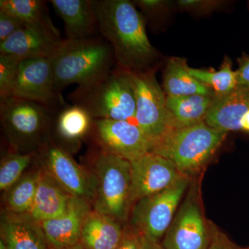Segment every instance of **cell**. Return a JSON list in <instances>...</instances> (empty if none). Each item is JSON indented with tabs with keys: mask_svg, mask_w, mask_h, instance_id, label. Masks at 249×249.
<instances>
[{
	"mask_svg": "<svg viewBox=\"0 0 249 249\" xmlns=\"http://www.w3.org/2000/svg\"><path fill=\"white\" fill-rule=\"evenodd\" d=\"M12 96L60 109L66 106L55 88L53 69L49 58L20 60L12 88Z\"/></svg>",
	"mask_w": 249,
	"mask_h": 249,
	"instance_id": "11",
	"label": "cell"
},
{
	"mask_svg": "<svg viewBox=\"0 0 249 249\" xmlns=\"http://www.w3.org/2000/svg\"><path fill=\"white\" fill-rule=\"evenodd\" d=\"M20 60L0 53V101L12 96V88Z\"/></svg>",
	"mask_w": 249,
	"mask_h": 249,
	"instance_id": "28",
	"label": "cell"
},
{
	"mask_svg": "<svg viewBox=\"0 0 249 249\" xmlns=\"http://www.w3.org/2000/svg\"><path fill=\"white\" fill-rule=\"evenodd\" d=\"M36 153L42 167L70 196L93 202L96 194L94 174L78 164L68 151L53 142L51 136Z\"/></svg>",
	"mask_w": 249,
	"mask_h": 249,
	"instance_id": "9",
	"label": "cell"
},
{
	"mask_svg": "<svg viewBox=\"0 0 249 249\" xmlns=\"http://www.w3.org/2000/svg\"><path fill=\"white\" fill-rule=\"evenodd\" d=\"M48 2L42 0H1L0 11L18 18L27 25L60 34L49 16Z\"/></svg>",
	"mask_w": 249,
	"mask_h": 249,
	"instance_id": "24",
	"label": "cell"
},
{
	"mask_svg": "<svg viewBox=\"0 0 249 249\" xmlns=\"http://www.w3.org/2000/svg\"><path fill=\"white\" fill-rule=\"evenodd\" d=\"M60 109L14 96L0 101L1 124L14 151H38L50 137Z\"/></svg>",
	"mask_w": 249,
	"mask_h": 249,
	"instance_id": "4",
	"label": "cell"
},
{
	"mask_svg": "<svg viewBox=\"0 0 249 249\" xmlns=\"http://www.w3.org/2000/svg\"><path fill=\"white\" fill-rule=\"evenodd\" d=\"M36 152L22 153L14 151L2 159L0 165V190L7 191L24 175Z\"/></svg>",
	"mask_w": 249,
	"mask_h": 249,
	"instance_id": "27",
	"label": "cell"
},
{
	"mask_svg": "<svg viewBox=\"0 0 249 249\" xmlns=\"http://www.w3.org/2000/svg\"><path fill=\"white\" fill-rule=\"evenodd\" d=\"M100 36L109 42L117 68L145 73L157 53L147 37L143 16L129 0H93Z\"/></svg>",
	"mask_w": 249,
	"mask_h": 249,
	"instance_id": "1",
	"label": "cell"
},
{
	"mask_svg": "<svg viewBox=\"0 0 249 249\" xmlns=\"http://www.w3.org/2000/svg\"><path fill=\"white\" fill-rule=\"evenodd\" d=\"M186 60L170 59L163 74V85L168 96L204 95L215 96L213 90L202 84L188 73Z\"/></svg>",
	"mask_w": 249,
	"mask_h": 249,
	"instance_id": "23",
	"label": "cell"
},
{
	"mask_svg": "<svg viewBox=\"0 0 249 249\" xmlns=\"http://www.w3.org/2000/svg\"><path fill=\"white\" fill-rule=\"evenodd\" d=\"M65 24L68 40H81L100 36L93 0H51Z\"/></svg>",
	"mask_w": 249,
	"mask_h": 249,
	"instance_id": "16",
	"label": "cell"
},
{
	"mask_svg": "<svg viewBox=\"0 0 249 249\" xmlns=\"http://www.w3.org/2000/svg\"><path fill=\"white\" fill-rule=\"evenodd\" d=\"M96 194L93 210L127 220L132 208L129 160L98 150L93 159Z\"/></svg>",
	"mask_w": 249,
	"mask_h": 249,
	"instance_id": "6",
	"label": "cell"
},
{
	"mask_svg": "<svg viewBox=\"0 0 249 249\" xmlns=\"http://www.w3.org/2000/svg\"><path fill=\"white\" fill-rule=\"evenodd\" d=\"M93 119L83 107L76 105L64 106L57 112L53 124L62 142L76 145L89 134Z\"/></svg>",
	"mask_w": 249,
	"mask_h": 249,
	"instance_id": "22",
	"label": "cell"
},
{
	"mask_svg": "<svg viewBox=\"0 0 249 249\" xmlns=\"http://www.w3.org/2000/svg\"><path fill=\"white\" fill-rule=\"evenodd\" d=\"M39 177L40 170L26 174L6 191L4 211L16 214H29L35 199Z\"/></svg>",
	"mask_w": 249,
	"mask_h": 249,
	"instance_id": "25",
	"label": "cell"
},
{
	"mask_svg": "<svg viewBox=\"0 0 249 249\" xmlns=\"http://www.w3.org/2000/svg\"><path fill=\"white\" fill-rule=\"evenodd\" d=\"M91 209V203L71 196L65 212L40 223L49 247H64L79 243L82 228Z\"/></svg>",
	"mask_w": 249,
	"mask_h": 249,
	"instance_id": "15",
	"label": "cell"
},
{
	"mask_svg": "<svg viewBox=\"0 0 249 249\" xmlns=\"http://www.w3.org/2000/svg\"><path fill=\"white\" fill-rule=\"evenodd\" d=\"M68 97L93 119H135V91L130 75L117 67L93 83L77 87Z\"/></svg>",
	"mask_w": 249,
	"mask_h": 249,
	"instance_id": "3",
	"label": "cell"
},
{
	"mask_svg": "<svg viewBox=\"0 0 249 249\" xmlns=\"http://www.w3.org/2000/svg\"><path fill=\"white\" fill-rule=\"evenodd\" d=\"M116 249H163L132 226L124 228L122 237Z\"/></svg>",
	"mask_w": 249,
	"mask_h": 249,
	"instance_id": "29",
	"label": "cell"
},
{
	"mask_svg": "<svg viewBox=\"0 0 249 249\" xmlns=\"http://www.w3.org/2000/svg\"><path fill=\"white\" fill-rule=\"evenodd\" d=\"M227 134L203 121L170 129L152 147L151 152L170 160L180 173L186 175L200 169L209 161Z\"/></svg>",
	"mask_w": 249,
	"mask_h": 249,
	"instance_id": "5",
	"label": "cell"
},
{
	"mask_svg": "<svg viewBox=\"0 0 249 249\" xmlns=\"http://www.w3.org/2000/svg\"><path fill=\"white\" fill-rule=\"evenodd\" d=\"M71 196L42 167L37 191L29 214L37 222L54 219L65 212Z\"/></svg>",
	"mask_w": 249,
	"mask_h": 249,
	"instance_id": "19",
	"label": "cell"
},
{
	"mask_svg": "<svg viewBox=\"0 0 249 249\" xmlns=\"http://www.w3.org/2000/svg\"><path fill=\"white\" fill-rule=\"evenodd\" d=\"M237 88L249 89V58L243 59L240 67L235 71Z\"/></svg>",
	"mask_w": 249,
	"mask_h": 249,
	"instance_id": "32",
	"label": "cell"
},
{
	"mask_svg": "<svg viewBox=\"0 0 249 249\" xmlns=\"http://www.w3.org/2000/svg\"><path fill=\"white\" fill-rule=\"evenodd\" d=\"M242 249H249V247L248 248H242Z\"/></svg>",
	"mask_w": 249,
	"mask_h": 249,
	"instance_id": "37",
	"label": "cell"
},
{
	"mask_svg": "<svg viewBox=\"0 0 249 249\" xmlns=\"http://www.w3.org/2000/svg\"><path fill=\"white\" fill-rule=\"evenodd\" d=\"M211 241L207 249H242L234 244L214 224H210Z\"/></svg>",
	"mask_w": 249,
	"mask_h": 249,
	"instance_id": "31",
	"label": "cell"
},
{
	"mask_svg": "<svg viewBox=\"0 0 249 249\" xmlns=\"http://www.w3.org/2000/svg\"><path fill=\"white\" fill-rule=\"evenodd\" d=\"M178 4L186 9H204L214 6L216 3L214 1L200 0H181L178 1Z\"/></svg>",
	"mask_w": 249,
	"mask_h": 249,
	"instance_id": "33",
	"label": "cell"
},
{
	"mask_svg": "<svg viewBox=\"0 0 249 249\" xmlns=\"http://www.w3.org/2000/svg\"><path fill=\"white\" fill-rule=\"evenodd\" d=\"M62 40L60 34L44 28L25 25L4 42H0V53L16 57L19 60L50 58Z\"/></svg>",
	"mask_w": 249,
	"mask_h": 249,
	"instance_id": "14",
	"label": "cell"
},
{
	"mask_svg": "<svg viewBox=\"0 0 249 249\" xmlns=\"http://www.w3.org/2000/svg\"><path fill=\"white\" fill-rule=\"evenodd\" d=\"M249 110V89L236 88L227 94L214 96L204 122L226 133L241 130V119Z\"/></svg>",
	"mask_w": 249,
	"mask_h": 249,
	"instance_id": "18",
	"label": "cell"
},
{
	"mask_svg": "<svg viewBox=\"0 0 249 249\" xmlns=\"http://www.w3.org/2000/svg\"><path fill=\"white\" fill-rule=\"evenodd\" d=\"M129 75L135 91V124L153 147L172 129L166 96L153 71Z\"/></svg>",
	"mask_w": 249,
	"mask_h": 249,
	"instance_id": "8",
	"label": "cell"
},
{
	"mask_svg": "<svg viewBox=\"0 0 249 249\" xmlns=\"http://www.w3.org/2000/svg\"><path fill=\"white\" fill-rule=\"evenodd\" d=\"M48 249H85L84 247H83V245H82L80 242L79 243L76 244V245H72V246H68V247H48Z\"/></svg>",
	"mask_w": 249,
	"mask_h": 249,
	"instance_id": "35",
	"label": "cell"
},
{
	"mask_svg": "<svg viewBox=\"0 0 249 249\" xmlns=\"http://www.w3.org/2000/svg\"><path fill=\"white\" fill-rule=\"evenodd\" d=\"M214 96L192 95L166 96V106L172 129L182 128L204 121Z\"/></svg>",
	"mask_w": 249,
	"mask_h": 249,
	"instance_id": "21",
	"label": "cell"
},
{
	"mask_svg": "<svg viewBox=\"0 0 249 249\" xmlns=\"http://www.w3.org/2000/svg\"><path fill=\"white\" fill-rule=\"evenodd\" d=\"M189 182L188 177L183 175L169 188L137 201L131 210L130 226L158 242L173 222Z\"/></svg>",
	"mask_w": 249,
	"mask_h": 249,
	"instance_id": "7",
	"label": "cell"
},
{
	"mask_svg": "<svg viewBox=\"0 0 249 249\" xmlns=\"http://www.w3.org/2000/svg\"><path fill=\"white\" fill-rule=\"evenodd\" d=\"M186 69L193 78L213 90L216 96L227 94L237 88L235 71L232 70L229 60H226L217 71L191 68L188 65Z\"/></svg>",
	"mask_w": 249,
	"mask_h": 249,
	"instance_id": "26",
	"label": "cell"
},
{
	"mask_svg": "<svg viewBox=\"0 0 249 249\" xmlns=\"http://www.w3.org/2000/svg\"><path fill=\"white\" fill-rule=\"evenodd\" d=\"M25 25L27 24L18 18L0 11V42H4Z\"/></svg>",
	"mask_w": 249,
	"mask_h": 249,
	"instance_id": "30",
	"label": "cell"
},
{
	"mask_svg": "<svg viewBox=\"0 0 249 249\" xmlns=\"http://www.w3.org/2000/svg\"><path fill=\"white\" fill-rule=\"evenodd\" d=\"M211 229L205 221L197 196L191 193L165 232L163 249H207Z\"/></svg>",
	"mask_w": 249,
	"mask_h": 249,
	"instance_id": "12",
	"label": "cell"
},
{
	"mask_svg": "<svg viewBox=\"0 0 249 249\" xmlns=\"http://www.w3.org/2000/svg\"><path fill=\"white\" fill-rule=\"evenodd\" d=\"M1 238L7 249H48L40 223L29 214L4 211L1 217Z\"/></svg>",
	"mask_w": 249,
	"mask_h": 249,
	"instance_id": "17",
	"label": "cell"
},
{
	"mask_svg": "<svg viewBox=\"0 0 249 249\" xmlns=\"http://www.w3.org/2000/svg\"><path fill=\"white\" fill-rule=\"evenodd\" d=\"M89 134L99 150L129 161L151 152V142L131 121L93 119Z\"/></svg>",
	"mask_w": 249,
	"mask_h": 249,
	"instance_id": "10",
	"label": "cell"
},
{
	"mask_svg": "<svg viewBox=\"0 0 249 249\" xmlns=\"http://www.w3.org/2000/svg\"><path fill=\"white\" fill-rule=\"evenodd\" d=\"M129 162L132 206L142 198L169 188L184 175L170 160L152 152Z\"/></svg>",
	"mask_w": 249,
	"mask_h": 249,
	"instance_id": "13",
	"label": "cell"
},
{
	"mask_svg": "<svg viewBox=\"0 0 249 249\" xmlns=\"http://www.w3.org/2000/svg\"><path fill=\"white\" fill-rule=\"evenodd\" d=\"M123 232L120 221L92 209L83 223L80 242L85 249H116Z\"/></svg>",
	"mask_w": 249,
	"mask_h": 249,
	"instance_id": "20",
	"label": "cell"
},
{
	"mask_svg": "<svg viewBox=\"0 0 249 249\" xmlns=\"http://www.w3.org/2000/svg\"><path fill=\"white\" fill-rule=\"evenodd\" d=\"M240 124L242 130L249 132V110L241 119Z\"/></svg>",
	"mask_w": 249,
	"mask_h": 249,
	"instance_id": "34",
	"label": "cell"
},
{
	"mask_svg": "<svg viewBox=\"0 0 249 249\" xmlns=\"http://www.w3.org/2000/svg\"><path fill=\"white\" fill-rule=\"evenodd\" d=\"M0 249H7L6 245H5L4 241L1 238L0 239Z\"/></svg>",
	"mask_w": 249,
	"mask_h": 249,
	"instance_id": "36",
	"label": "cell"
},
{
	"mask_svg": "<svg viewBox=\"0 0 249 249\" xmlns=\"http://www.w3.org/2000/svg\"><path fill=\"white\" fill-rule=\"evenodd\" d=\"M58 93L72 84L93 83L106 76L116 64L109 42L101 36L81 40H63L50 58Z\"/></svg>",
	"mask_w": 249,
	"mask_h": 249,
	"instance_id": "2",
	"label": "cell"
}]
</instances>
